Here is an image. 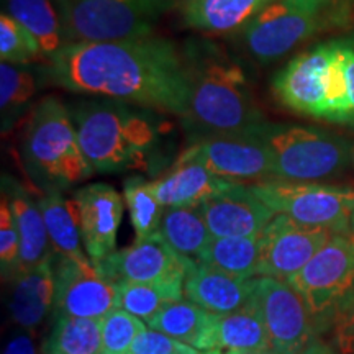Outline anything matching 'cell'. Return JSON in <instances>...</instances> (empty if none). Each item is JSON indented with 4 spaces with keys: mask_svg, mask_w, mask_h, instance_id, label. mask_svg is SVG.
<instances>
[{
    "mask_svg": "<svg viewBox=\"0 0 354 354\" xmlns=\"http://www.w3.org/2000/svg\"><path fill=\"white\" fill-rule=\"evenodd\" d=\"M43 82L183 118L189 82L183 53L167 39L69 43L41 68Z\"/></svg>",
    "mask_w": 354,
    "mask_h": 354,
    "instance_id": "6da1fadb",
    "label": "cell"
},
{
    "mask_svg": "<svg viewBox=\"0 0 354 354\" xmlns=\"http://www.w3.org/2000/svg\"><path fill=\"white\" fill-rule=\"evenodd\" d=\"M189 102L180 118L192 138L236 133L264 122L253 87L236 57L209 38L185 43Z\"/></svg>",
    "mask_w": 354,
    "mask_h": 354,
    "instance_id": "7a4b0ae2",
    "label": "cell"
},
{
    "mask_svg": "<svg viewBox=\"0 0 354 354\" xmlns=\"http://www.w3.org/2000/svg\"><path fill=\"white\" fill-rule=\"evenodd\" d=\"M69 112L88 165L100 174L148 165L165 130L158 110L105 97L79 100Z\"/></svg>",
    "mask_w": 354,
    "mask_h": 354,
    "instance_id": "3957f363",
    "label": "cell"
},
{
    "mask_svg": "<svg viewBox=\"0 0 354 354\" xmlns=\"http://www.w3.org/2000/svg\"><path fill=\"white\" fill-rule=\"evenodd\" d=\"M21 161L41 192H64L94 174L69 109L56 97H46L33 109L21 136Z\"/></svg>",
    "mask_w": 354,
    "mask_h": 354,
    "instance_id": "277c9868",
    "label": "cell"
},
{
    "mask_svg": "<svg viewBox=\"0 0 354 354\" xmlns=\"http://www.w3.org/2000/svg\"><path fill=\"white\" fill-rule=\"evenodd\" d=\"M272 91L292 112L348 125V97L338 41L295 56L276 74Z\"/></svg>",
    "mask_w": 354,
    "mask_h": 354,
    "instance_id": "5b68a950",
    "label": "cell"
},
{
    "mask_svg": "<svg viewBox=\"0 0 354 354\" xmlns=\"http://www.w3.org/2000/svg\"><path fill=\"white\" fill-rule=\"evenodd\" d=\"M253 128L271 151L274 179L315 183L339 174L349 161V141L331 131L266 120Z\"/></svg>",
    "mask_w": 354,
    "mask_h": 354,
    "instance_id": "8992f818",
    "label": "cell"
},
{
    "mask_svg": "<svg viewBox=\"0 0 354 354\" xmlns=\"http://www.w3.org/2000/svg\"><path fill=\"white\" fill-rule=\"evenodd\" d=\"M335 0H274L241 30L250 55L269 63L342 21Z\"/></svg>",
    "mask_w": 354,
    "mask_h": 354,
    "instance_id": "52a82bcc",
    "label": "cell"
},
{
    "mask_svg": "<svg viewBox=\"0 0 354 354\" xmlns=\"http://www.w3.org/2000/svg\"><path fill=\"white\" fill-rule=\"evenodd\" d=\"M287 284L307 305L317 331L331 330L336 318L354 305V243L333 234Z\"/></svg>",
    "mask_w": 354,
    "mask_h": 354,
    "instance_id": "ba28073f",
    "label": "cell"
},
{
    "mask_svg": "<svg viewBox=\"0 0 354 354\" xmlns=\"http://www.w3.org/2000/svg\"><path fill=\"white\" fill-rule=\"evenodd\" d=\"M69 43L149 37L166 0H56Z\"/></svg>",
    "mask_w": 354,
    "mask_h": 354,
    "instance_id": "9c48e42d",
    "label": "cell"
},
{
    "mask_svg": "<svg viewBox=\"0 0 354 354\" xmlns=\"http://www.w3.org/2000/svg\"><path fill=\"white\" fill-rule=\"evenodd\" d=\"M251 189L276 215H287L308 227L349 234L354 214V189L317 183L261 180Z\"/></svg>",
    "mask_w": 354,
    "mask_h": 354,
    "instance_id": "30bf717a",
    "label": "cell"
},
{
    "mask_svg": "<svg viewBox=\"0 0 354 354\" xmlns=\"http://www.w3.org/2000/svg\"><path fill=\"white\" fill-rule=\"evenodd\" d=\"M251 305L258 310L277 354H300L315 342L318 331L307 305L286 281L253 277Z\"/></svg>",
    "mask_w": 354,
    "mask_h": 354,
    "instance_id": "8fae6325",
    "label": "cell"
},
{
    "mask_svg": "<svg viewBox=\"0 0 354 354\" xmlns=\"http://www.w3.org/2000/svg\"><path fill=\"white\" fill-rule=\"evenodd\" d=\"M183 154L196 159L215 176L234 183L274 179L271 151L253 127L236 133L192 138Z\"/></svg>",
    "mask_w": 354,
    "mask_h": 354,
    "instance_id": "7c38bea8",
    "label": "cell"
},
{
    "mask_svg": "<svg viewBox=\"0 0 354 354\" xmlns=\"http://www.w3.org/2000/svg\"><path fill=\"white\" fill-rule=\"evenodd\" d=\"M55 312L53 315L104 318L118 308V286L102 276L95 264L53 254Z\"/></svg>",
    "mask_w": 354,
    "mask_h": 354,
    "instance_id": "4fadbf2b",
    "label": "cell"
},
{
    "mask_svg": "<svg viewBox=\"0 0 354 354\" xmlns=\"http://www.w3.org/2000/svg\"><path fill=\"white\" fill-rule=\"evenodd\" d=\"M333 234L326 228L308 227L287 215H276L259 234V264L256 277L287 281L297 274Z\"/></svg>",
    "mask_w": 354,
    "mask_h": 354,
    "instance_id": "5bb4252c",
    "label": "cell"
},
{
    "mask_svg": "<svg viewBox=\"0 0 354 354\" xmlns=\"http://www.w3.org/2000/svg\"><path fill=\"white\" fill-rule=\"evenodd\" d=\"M190 261L192 258L172 250L156 232L143 240H135L125 250L115 251L95 268L113 282H165L185 279Z\"/></svg>",
    "mask_w": 354,
    "mask_h": 354,
    "instance_id": "9a60e30c",
    "label": "cell"
},
{
    "mask_svg": "<svg viewBox=\"0 0 354 354\" xmlns=\"http://www.w3.org/2000/svg\"><path fill=\"white\" fill-rule=\"evenodd\" d=\"M84 250L94 264L115 253L123 216L120 194L109 184H88L73 194Z\"/></svg>",
    "mask_w": 354,
    "mask_h": 354,
    "instance_id": "2e32d148",
    "label": "cell"
},
{
    "mask_svg": "<svg viewBox=\"0 0 354 354\" xmlns=\"http://www.w3.org/2000/svg\"><path fill=\"white\" fill-rule=\"evenodd\" d=\"M215 238L259 236L276 214L256 196L251 185L233 183L201 205Z\"/></svg>",
    "mask_w": 354,
    "mask_h": 354,
    "instance_id": "e0dca14e",
    "label": "cell"
},
{
    "mask_svg": "<svg viewBox=\"0 0 354 354\" xmlns=\"http://www.w3.org/2000/svg\"><path fill=\"white\" fill-rule=\"evenodd\" d=\"M184 297L210 313H232L251 302L253 279L234 277L192 259L185 274Z\"/></svg>",
    "mask_w": 354,
    "mask_h": 354,
    "instance_id": "ac0fdd59",
    "label": "cell"
},
{
    "mask_svg": "<svg viewBox=\"0 0 354 354\" xmlns=\"http://www.w3.org/2000/svg\"><path fill=\"white\" fill-rule=\"evenodd\" d=\"M234 180L215 176L205 166L180 153L165 176L153 180L151 187L162 207H201Z\"/></svg>",
    "mask_w": 354,
    "mask_h": 354,
    "instance_id": "d6986e66",
    "label": "cell"
},
{
    "mask_svg": "<svg viewBox=\"0 0 354 354\" xmlns=\"http://www.w3.org/2000/svg\"><path fill=\"white\" fill-rule=\"evenodd\" d=\"M2 196L7 197L20 234V272L50 263L55 254L38 201L12 177H2Z\"/></svg>",
    "mask_w": 354,
    "mask_h": 354,
    "instance_id": "ffe728a7",
    "label": "cell"
},
{
    "mask_svg": "<svg viewBox=\"0 0 354 354\" xmlns=\"http://www.w3.org/2000/svg\"><path fill=\"white\" fill-rule=\"evenodd\" d=\"M8 282V313L12 322L19 328L37 330L55 312V274L51 261L21 271Z\"/></svg>",
    "mask_w": 354,
    "mask_h": 354,
    "instance_id": "44dd1931",
    "label": "cell"
},
{
    "mask_svg": "<svg viewBox=\"0 0 354 354\" xmlns=\"http://www.w3.org/2000/svg\"><path fill=\"white\" fill-rule=\"evenodd\" d=\"M261 351L272 349L268 330L251 302L240 310L223 315H212L198 351Z\"/></svg>",
    "mask_w": 354,
    "mask_h": 354,
    "instance_id": "7402d4cb",
    "label": "cell"
},
{
    "mask_svg": "<svg viewBox=\"0 0 354 354\" xmlns=\"http://www.w3.org/2000/svg\"><path fill=\"white\" fill-rule=\"evenodd\" d=\"M274 0H184L185 25L202 33L243 30Z\"/></svg>",
    "mask_w": 354,
    "mask_h": 354,
    "instance_id": "603a6c76",
    "label": "cell"
},
{
    "mask_svg": "<svg viewBox=\"0 0 354 354\" xmlns=\"http://www.w3.org/2000/svg\"><path fill=\"white\" fill-rule=\"evenodd\" d=\"M37 201L55 253L79 263H91L84 253L79 214L74 198L64 197L61 190H48L39 194Z\"/></svg>",
    "mask_w": 354,
    "mask_h": 354,
    "instance_id": "cb8c5ba5",
    "label": "cell"
},
{
    "mask_svg": "<svg viewBox=\"0 0 354 354\" xmlns=\"http://www.w3.org/2000/svg\"><path fill=\"white\" fill-rule=\"evenodd\" d=\"M3 12L37 39L46 59L69 44L63 15L56 0H2Z\"/></svg>",
    "mask_w": 354,
    "mask_h": 354,
    "instance_id": "d4e9b609",
    "label": "cell"
},
{
    "mask_svg": "<svg viewBox=\"0 0 354 354\" xmlns=\"http://www.w3.org/2000/svg\"><path fill=\"white\" fill-rule=\"evenodd\" d=\"M159 233L177 253L197 259L214 240L201 207H166Z\"/></svg>",
    "mask_w": 354,
    "mask_h": 354,
    "instance_id": "484cf974",
    "label": "cell"
},
{
    "mask_svg": "<svg viewBox=\"0 0 354 354\" xmlns=\"http://www.w3.org/2000/svg\"><path fill=\"white\" fill-rule=\"evenodd\" d=\"M43 354H105L99 318L55 315L44 338Z\"/></svg>",
    "mask_w": 354,
    "mask_h": 354,
    "instance_id": "4316f807",
    "label": "cell"
},
{
    "mask_svg": "<svg viewBox=\"0 0 354 354\" xmlns=\"http://www.w3.org/2000/svg\"><path fill=\"white\" fill-rule=\"evenodd\" d=\"M197 261L240 279L258 276L259 236L215 238Z\"/></svg>",
    "mask_w": 354,
    "mask_h": 354,
    "instance_id": "83f0119b",
    "label": "cell"
},
{
    "mask_svg": "<svg viewBox=\"0 0 354 354\" xmlns=\"http://www.w3.org/2000/svg\"><path fill=\"white\" fill-rule=\"evenodd\" d=\"M184 281L185 279L165 282H117L118 308L127 310L140 320H151L167 304L184 299Z\"/></svg>",
    "mask_w": 354,
    "mask_h": 354,
    "instance_id": "f1b7e54d",
    "label": "cell"
},
{
    "mask_svg": "<svg viewBox=\"0 0 354 354\" xmlns=\"http://www.w3.org/2000/svg\"><path fill=\"white\" fill-rule=\"evenodd\" d=\"M39 82H43L41 68L35 69L32 64H0V110L3 130L10 128L28 107Z\"/></svg>",
    "mask_w": 354,
    "mask_h": 354,
    "instance_id": "f546056e",
    "label": "cell"
},
{
    "mask_svg": "<svg viewBox=\"0 0 354 354\" xmlns=\"http://www.w3.org/2000/svg\"><path fill=\"white\" fill-rule=\"evenodd\" d=\"M212 315L214 313L207 312L205 308L198 307L190 300L183 299L162 307L151 320L146 322V325L151 330L161 331L171 338L198 349Z\"/></svg>",
    "mask_w": 354,
    "mask_h": 354,
    "instance_id": "4dcf8cb0",
    "label": "cell"
},
{
    "mask_svg": "<svg viewBox=\"0 0 354 354\" xmlns=\"http://www.w3.org/2000/svg\"><path fill=\"white\" fill-rule=\"evenodd\" d=\"M123 196L136 240H143L159 232V223L166 207L158 201L151 183L141 176L128 177L123 184Z\"/></svg>",
    "mask_w": 354,
    "mask_h": 354,
    "instance_id": "1f68e13d",
    "label": "cell"
},
{
    "mask_svg": "<svg viewBox=\"0 0 354 354\" xmlns=\"http://www.w3.org/2000/svg\"><path fill=\"white\" fill-rule=\"evenodd\" d=\"M44 57L30 32L6 12L0 15V59L2 63L32 64Z\"/></svg>",
    "mask_w": 354,
    "mask_h": 354,
    "instance_id": "d6a6232c",
    "label": "cell"
},
{
    "mask_svg": "<svg viewBox=\"0 0 354 354\" xmlns=\"http://www.w3.org/2000/svg\"><path fill=\"white\" fill-rule=\"evenodd\" d=\"M100 322L105 354H128L135 339L146 330L138 317L123 308L112 310Z\"/></svg>",
    "mask_w": 354,
    "mask_h": 354,
    "instance_id": "836d02e7",
    "label": "cell"
},
{
    "mask_svg": "<svg viewBox=\"0 0 354 354\" xmlns=\"http://www.w3.org/2000/svg\"><path fill=\"white\" fill-rule=\"evenodd\" d=\"M0 268L7 281L20 272V234L6 196L0 202Z\"/></svg>",
    "mask_w": 354,
    "mask_h": 354,
    "instance_id": "e575fe53",
    "label": "cell"
},
{
    "mask_svg": "<svg viewBox=\"0 0 354 354\" xmlns=\"http://www.w3.org/2000/svg\"><path fill=\"white\" fill-rule=\"evenodd\" d=\"M201 351L190 344L171 338L161 331L146 328L135 339L128 354H198Z\"/></svg>",
    "mask_w": 354,
    "mask_h": 354,
    "instance_id": "d590c367",
    "label": "cell"
},
{
    "mask_svg": "<svg viewBox=\"0 0 354 354\" xmlns=\"http://www.w3.org/2000/svg\"><path fill=\"white\" fill-rule=\"evenodd\" d=\"M333 343L342 354H354V305L336 318L333 326Z\"/></svg>",
    "mask_w": 354,
    "mask_h": 354,
    "instance_id": "8d00e7d4",
    "label": "cell"
},
{
    "mask_svg": "<svg viewBox=\"0 0 354 354\" xmlns=\"http://www.w3.org/2000/svg\"><path fill=\"white\" fill-rule=\"evenodd\" d=\"M348 97V125L354 127V41H338Z\"/></svg>",
    "mask_w": 354,
    "mask_h": 354,
    "instance_id": "74e56055",
    "label": "cell"
},
{
    "mask_svg": "<svg viewBox=\"0 0 354 354\" xmlns=\"http://www.w3.org/2000/svg\"><path fill=\"white\" fill-rule=\"evenodd\" d=\"M2 354H37L35 342L28 330H17L15 333L10 335L3 346Z\"/></svg>",
    "mask_w": 354,
    "mask_h": 354,
    "instance_id": "f35d334b",
    "label": "cell"
},
{
    "mask_svg": "<svg viewBox=\"0 0 354 354\" xmlns=\"http://www.w3.org/2000/svg\"><path fill=\"white\" fill-rule=\"evenodd\" d=\"M300 354H336L335 349L330 346L328 343H323L320 339H315V342H312L308 344L307 348L304 349Z\"/></svg>",
    "mask_w": 354,
    "mask_h": 354,
    "instance_id": "ab89813d",
    "label": "cell"
},
{
    "mask_svg": "<svg viewBox=\"0 0 354 354\" xmlns=\"http://www.w3.org/2000/svg\"><path fill=\"white\" fill-rule=\"evenodd\" d=\"M203 354H277L274 349H261V351H220V349H210Z\"/></svg>",
    "mask_w": 354,
    "mask_h": 354,
    "instance_id": "60d3db41",
    "label": "cell"
},
{
    "mask_svg": "<svg viewBox=\"0 0 354 354\" xmlns=\"http://www.w3.org/2000/svg\"><path fill=\"white\" fill-rule=\"evenodd\" d=\"M349 238H351L353 243H354V214H353V218H351V227H349Z\"/></svg>",
    "mask_w": 354,
    "mask_h": 354,
    "instance_id": "b9f144b4",
    "label": "cell"
},
{
    "mask_svg": "<svg viewBox=\"0 0 354 354\" xmlns=\"http://www.w3.org/2000/svg\"><path fill=\"white\" fill-rule=\"evenodd\" d=\"M198 354H203V353H198Z\"/></svg>",
    "mask_w": 354,
    "mask_h": 354,
    "instance_id": "7bdbcfd3",
    "label": "cell"
}]
</instances>
